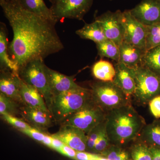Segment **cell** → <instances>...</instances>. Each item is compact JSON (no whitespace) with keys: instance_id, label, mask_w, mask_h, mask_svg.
<instances>
[{"instance_id":"6da1fadb","label":"cell","mask_w":160,"mask_h":160,"mask_svg":"<svg viewBox=\"0 0 160 160\" xmlns=\"http://www.w3.org/2000/svg\"><path fill=\"white\" fill-rule=\"evenodd\" d=\"M0 5L13 32L9 56L19 70L32 61L44 60L64 49L55 23L26 10L19 0L0 1Z\"/></svg>"},{"instance_id":"7a4b0ae2","label":"cell","mask_w":160,"mask_h":160,"mask_svg":"<svg viewBox=\"0 0 160 160\" xmlns=\"http://www.w3.org/2000/svg\"><path fill=\"white\" fill-rule=\"evenodd\" d=\"M105 121L110 143L118 146L136 138L146 125L144 118L131 105L107 112Z\"/></svg>"},{"instance_id":"3957f363","label":"cell","mask_w":160,"mask_h":160,"mask_svg":"<svg viewBox=\"0 0 160 160\" xmlns=\"http://www.w3.org/2000/svg\"><path fill=\"white\" fill-rule=\"evenodd\" d=\"M91 99V89L80 86L53 97L49 110L56 121L62 122Z\"/></svg>"},{"instance_id":"277c9868","label":"cell","mask_w":160,"mask_h":160,"mask_svg":"<svg viewBox=\"0 0 160 160\" xmlns=\"http://www.w3.org/2000/svg\"><path fill=\"white\" fill-rule=\"evenodd\" d=\"M92 100L106 113L113 109L131 105L129 97L113 82H99L91 86Z\"/></svg>"},{"instance_id":"5b68a950","label":"cell","mask_w":160,"mask_h":160,"mask_svg":"<svg viewBox=\"0 0 160 160\" xmlns=\"http://www.w3.org/2000/svg\"><path fill=\"white\" fill-rule=\"evenodd\" d=\"M136 89L133 96L137 102L146 105L160 95V77L142 66L133 69Z\"/></svg>"},{"instance_id":"8992f818","label":"cell","mask_w":160,"mask_h":160,"mask_svg":"<svg viewBox=\"0 0 160 160\" xmlns=\"http://www.w3.org/2000/svg\"><path fill=\"white\" fill-rule=\"evenodd\" d=\"M45 66L44 60L32 61L20 69L19 75L23 82L33 86L39 91L49 110L52 95L46 76Z\"/></svg>"},{"instance_id":"52a82bcc","label":"cell","mask_w":160,"mask_h":160,"mask_svg":"<svg viewBox=\"0 0 160 160\" xmlns=\"http://www.w3.org/2000/svg\"><path fill=\"white\" fill-rule=\"evenodd\" d=\"M106 115V112L91 99L62 123V126H73L87 134L95 127L105 121Z\"/></svg>"},{"instance_id":"ba28073f","label":"cell","mask_w":160,"mask_h":160,"mask_svg":"<svg viewBox=\"0 0 160 160\" xmlns=\"http://www.w3.org/2000/svg\"><path fill=\"white\" fill-rule=\"evenodd\" d=\"M53 17L58 22L65 19L83 20L94 0H49Z\"/></svg>"},{"instance_id":"9c48e42d","label":"cell","mask_w":160,"mask_h":160,"mask_svg":"<svg viewBox=\"0 0 160 160\" xmlns=\"http://www.w3.org/2000/svg\"><path fill=\"white\" fill-rule=\"evenodd\" d=\"M95 20L100 24L106 38L119 46L124 41L125 34L123 12L119 10L114 12L108 11Z\"/></svg>"},{"instance_id":"30bf717a","label":"cell","mask_w":160,"mask_h":160,"mask_svg":"<svg viewBox=\"0 0 160 160\" xmlns=\"http://www.w3.org/2000/svg\"><path fill=\"white\" fill-rule=\"evenodd\" d=\"M125 25L124 41L146 51V27L133 17L130 10L123 12Z\"/></svg>"},{"instance_id":"8fae6325","label":"cell","mask_w":160,"mask_h":160,"mask_svg":"<svg viewBox=\"0 0 160 160\" xmlns=\"http://www.w3.org/2000/svg\"><path fill=\"white\" fill-rule=\"evenodd\" d=\"M129 10L132 15L145 26L160 23V0H142Z\"/></svg>"},{"instance_id":"7c38bea8","label":"cell","mask_w":160,"mask_h":160,"mask_svg":"<svg viewBox=\"0 0 160 160\" xmlns=\"http://www.w3.org/2000/svg\"><path fill=\"white\" fill-rule=\"evenodd\" d=\"M77 151L87 149V134L81 129L70 126H62L57 133L51 135Z\"/></svg>"},{"instance_id":"4fadbf2b","label":"cell","mask_w":160,"mask_h":160,"mask_svg":"<svg viewBox=\"0 0 160 160\" xmlns=\"http://www.w3.org/2000/svg\"><path fill=\"white\" fill-rule=\"evenodd\" d=\"M22 79L9 69H2L0 78L1 93L18 103H23L21 95Z\"/></svg>"},{"instance_id":"5bb4252c","label":"cell","mask_w":160,"mask_h":160,"mask_svg":"<svg viewBox=\"0 0 160 160\" xmlns=\"http://www.w3.org/2000/svg\"><path fill=\"white\" fill-rule=\"evenodd\" d=\"M45 70L52 98L80 86L74 82L73 76H67L50 69L46 65Z\"/></svg>"},{"instance_id":"9a60e30c","label":"cell","mask_w":160,"mask_h":160,"mask_svg":"<svg viewBox=\"0 0 160 160\" xmlns=\"http://www.w3.org/2000/svg\"><path fill=\"white\" fill-rule=\"evenodd\" d=\"M114 67L116 74L113 83L130 98L134 94L136 89L133 69L120 62L117 63Z\"/></svg>"},{"instance_id":"2e32d148","label":"cell","mask_w":160,"mask_h":160,"mask_svg":"<svg viewBox=\"0 0 160 160\" xmlns=\"http://www.w3.org/2000/svg\"><path fill=\"white\" fill-rule=\"evenodd\" d=\"M23 117L38 130L48 129L52 125V114L38 108H32L25 106L21 109Z\"/></svg>"},{"instance_id":"e0dca14e","label":"cell","mask_w":160,"mask_h":160,"mask_svg":"<svg viewBox=\"0 0 160 160\" xmlns=\"http://www.w3.org/2000/svg\"><path fill=\"white\" fill-rule=\"evenodd\" d=\"M120 59L118 62L122 63L132 69L142 65V59L146 51L123 41L119 46Z\"/></svg>"},{"instance_id":"ac0fdd59","label":"cell","mask_w":160,"mask_h":160,"mask_svg":"<svg viewBox=\"0 0 160 160\" xmlns=\"http://www.w3.org/2000/svg\"><path fill=\"white\" fill-rule=\"evenodd\" d=\"M21 98L25 106L49 111L42 95L36 88L22 81Z\"/></svg>"},{"instance_id":"d6986e66","label":"cell","mask_w":160,"mask_h":160,"mask_svg":"<svg viewBox=\"0 0 160 160\" xmlns=\"http://www.w3.org/2000/svg\"><path fill=\"white\" fill-rule=\"evenodd\" d=\"M1 23L0 29V62L2 69H9L16 74L19 75L18 65L10 58L8 54V39L6 27Z\"/></svg>"},{"instance_id":"ffe728a7","label":"cell","mask_w":160,"mask_h":160,"mask_svg":"<svg viewBox=\"0 0 160 160\" xmlns=\"http://www.w3.org/2000/svg\"><path fill=\"white\" fill-rule=\"evenodd\" d=\"M19 2L22 7L29 12L52 22H57L44 0H19Z\"/></svg>"},{"instance_id":"44dd1931","label":"cell","mask_w":160,"mask_h":160,"mask_svg":"<svg viewBox=\"0 0 160 160\" xmlns=\"http://www.w3.org/2000/svg\"><path fill=\"white\" fill-rule=\"evenodd\" d=\"M139 136L141 141L149 147L160 148V119L144 126Z\"/></svg>"},{"instance_id":"7402d4cb","label":"cell","mask_w":160,"mask_h":160,"mask_svg":"<svg viewBox=\"0 0 160 160\" xmlns=\"http://www.w3.org/2000/svg\"><path fill=\"white\" fill-rule=\"evenodd\" d=\"M76 33L82 38L92 40L96 44L108 39L100 24L95 20L93 22L86 24L82 29L76 31Z\"/></svg>"},{"instance_id":"603a6c76","label":"cell","mask_w":160,"mask_h":160,"mask_svg":"<svg viewBox=\"0 0 160 160\" xmlns=\"http://www.w3.org/2000/svg\"><path fill=\"white\" fill-rule=\"evenodd\" d=\"M92 72L95 78L102 82H113L116 74L115 68L108 61L100 60L92 66Z\"/></svg>"},{"instance_id":"cb8c5ba5","label":"cell","mask_w":160,"mask_h":160,"mask_svg":"<svg viewBox=\"0 0 160 160\" xmlns=\"http://www.w3.org/2000/svg\"><path fill=\"white\" fill-rule=\"evenodd\" d=\"M141 66L150 69L160 77V46L146 51Z\"/></svg>"},{"instance_id":"d4e9b609","label":"cell","mask_w":160,"mask_h":160,"mask_svg":"<svg viewBox=\"0 0 160 160\" xmlns=\"http://www.w3.org/2000/svg\"><path fill=\"white\" fill-rule=\"evenodd\" d=\"M98 54L101 57L109 58L118 62L120 59L119 46L111 40L107 39L96 44Z\"/></svg>"},{"instance_id":"484cf974","label":"cell","mask_w":160,"mask_h":160,"mask_svg":"<svg viewBox=\"0 0 160 160\" xmlns=\"http://www.w3.org/2000/svg\"><path fill=\"white\" fill-rule=\"evenodd\" d=\"M146 27V50L160 46V23Z\"/></svg>"},{"instance_id":"4316f807","label":"cell","mask_w":160,"mask_h":160,"mask_svg":"<svg viewBox=\"0 0 160 160\" xmlns=\"http://www.w3.org/2000/svg\"><path fill=\"white\" fill-rule=\"evenodd\" d=\"M18 102L0 93V113L15 116L18 113L19 106Z\"/></svg>"},{"instance_id":"83f0119b","label":"cell","mask_w":160,"mask_h":160,"mask_svg":"<svg viewBox=\"0 0 160 160\" xmlns=\"http://www.w3.org/2000/svg\"><path fill=\"white\" fill-rule=\"evenodd\" d=\"M131 157L132 160H152L149 146L141 141L132 146Z\"/></svg>"},{"instance_id":"f1b7e54d","label":"cell","mask_w":160,"mask_h":160,"mask_svg":"<svg viewBox=\"0 0 160 160\" xmlns=\"http://www.w3.org/2000/svg\"><path fill=\"white\" fill-rule=\"evenodd\" d=\"M102 153L110 160H130L128 152L119 146L111 145Z\"/></svg>"},{"instance_id":"f546056e","label":"cell","mask_w":160,"mask_h":160,"mask_svg":"<svg viewBox=\"0 0 160 160\" xmlns=\"http://www.w3.org/2000/svg\"><path fill=\"white\" fill-rule=\"evenodd\" d=\"M105 126L106 121L95 127L87 134V148L89 149H94L97 141Z\"/></svg>"},{"instance_id":"4dcf8cb0","label":"cell","mask_w":160,"mask_h":160,"mask_svg":"<svg viewBox=\"0 0 160 160\" xmlns=\"http://www.w3.org/2000/svg\"><path fill=\"white\" fill-rule=\"evenodd\" d=\"M110 144L111 143L108 137L105 126L97 141L94 149L98 152H104L111 146Z\"/></svg>"},{"instance_id":"1f68e13d","label":"cell","mask_w":160,"mask_h":160,"mask_svg":"<svg viewBox=\"0 0 160 160\" xmlns=\"http://www.w3.org/2000/svg\"><path fill=\"white\" fill-rule=\"evenodd\" d=\"M2 117L7 122L19 130L22 129H31L32 127L29 126L28 123L21 120V119L16 117L14 116L9 114L2 115Z\"/></svg>"},{"instance_id":"d6a6232c","label":"cell","mask_w":160,"mask_h":160,"mask_svg":"<svg viewBox=\"0 0 160 160\" xmlns=\"http://www.w3.org/2000/svg\"><path fill=\"white\" fill-rule=\"evenodd\" d=\"M19 131L33 139L42 142L45 136V133L41 132L38 129L32 128L31 129H22Z\"/></svg>"},{"instance_id":"836d02e7","label":"cell","mask_w":160,"mask_h":160,"mask_svg":"<svg viewBox=\"0 0 160 160\" xmlns=\"http://www.w3.org/2000/svg\"><path fill=\"white\" fill-rule=\"evenodd\" d=\"M149 109L152 114L156 119L160 118V95L158 96L149 102Z\"/></svg>"},{"instance_id":"e575fe53","label":"cell","mask_w":160,"mask_h":160,"mask_svg":"<svg viewBox=\"0 0 160 160\" xmlns=\"http://www.w3.org/2000/svg\"><path fill=\"white\" fill-rule=\"evenodd\" d=\"M59 152L68 157L74 159L77 153V151L66 144L60 149Z\"/></svg>"},{"instance_id":"d590c367","label":"cell","mask_w":160,"mask_h":160,"mask_svg":"<svg viewBox=\"0 0 160 160\" xmlns=\"http://www.w3.org/2000/svg\"><path fill=\"white\" fill-rule=\"evenodd\" d=\"M95 154L85 152V151H77L76 160H92Z\"/></svg>"},{"instance_id":"8d00e7d4","label":"cell","mask_w":160,"mask_h":160,"mask_svg":"<svg viewBox=\"0 0 160 160\" xmlns=\"http://www.w3.org/2000/svg\"><path fill=\"white\" fill-rule=\"evenodd\" d=\"M65 145V143L63 142L62 141H61L59 139L52 137V142L51 147V148L52 149L59 152L60 149Z\"/></svg>"},{"instance_id":"74e56055","label":"cell","mask_w":160,"mask_h":160,"mask_svg":"<svg viewBox=\"0 0 160 160\" xmlns=\"http://www.w3.org/2000/svg\"><path fill=\"white\" fill-rule=\"evenodd\" d=\"M152 154V160H160V148L149 147Z\"/></svg>"},{"instance_id":"f35d334b","label":"cell","mask_w":160,"mask_h":160,"mask_svg":"<svg viewBox=\"0 0 160 160\" xmlns=\"http://www.w3.org/2000/svg\"><path fill=\"white\" fill-rule=\"evenodd\" d=\"M52 142V137L51 136V135L49 136L46 134L42 143L46 146L51 148Z\"/></svg>"},{"instance_id":"ab89813d","label":"cell","mask_w":160,"mask_h":160,"mask_svg":"<svg viewBox=\"0 0 160 160\" xmlns=\"http://www.w3.org/2000/svg\"><path fill=\"white\" fill-rule=\"evenodd\" d=\"M92 160H110L106 157L101 156L97 154H95Z\"/></svg>"},{"instance_id":"60d3db41","label":"cell","mask_w":160,"mask_h":160,"mask_svg":"<svg viewBox=\"0 0 160 160\" xmlns=\"http://www.w3.org/2000/svg\"><path fill=\"white\" fill-rule=\"evenodd\" d=\"M11 1V0H0V1H3V2H8L9 1Z\"/></svg>"},{"instance_id":"b9f144b4","label":"cell","mask_w":160,"mask_h":160,"mask_svg":"<svg viewBox=\"0 0 160 160\" xmlns=\"http://www.w3.org/2000/svg\"></svg>"}]
</instances>
